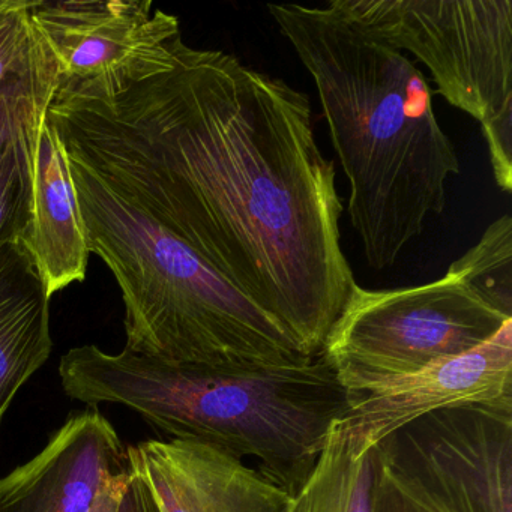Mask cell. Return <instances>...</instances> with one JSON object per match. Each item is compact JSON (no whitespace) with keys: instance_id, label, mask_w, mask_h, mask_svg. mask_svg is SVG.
Segmentation results:
<instances>
[{"instance_id":"1","label":"cell","mask_w":512,"mask_h":512,"mask_svg":"<svg viewBox=\"0 0 512 512\" xmlns=\"http://www.w3.org/2000/svg\"><path fill=\"white\" fill-rule=\"evenodd\" d=\"M65 151L145 209L319 356L356 281L334 161L310 97L223 50L175 47L172 70L110 101L55 97Z\"/></svg>"},{"instance_id":"2","label":"cell","mask_w":512,"mask_h":512,"mask_svg":"<svg viewBox=\"0 0 512 512\" xmlns=\"http://www.w3.org/2000/svg\"><path fill=\"white\" fill-rule=\"evenodd\" d=\"M268 11L316 86L365 262L376 271L392 268L428 218L443 214L446 184L461 172L431 86L409 56L328 4Z\"/></svg>"},{"instance_id":"3","label":"cell","mask_w":512,"mask_h":512,"mask_svg":"<svg viewBox=\"0 0 512 512\" xmlns=\"http://www.w3.org/2000/svg\"><path fill=\"white\" fill-rule=\"evenodd\" d=\"M59 377L65 394L89 407L121 404L172 439L254 458L292 496L332 425L350 412L347 389L322 355L302 365H203L86 344L62 356Z\"/></svg>"},{"instance_id":"4","label":"cell","mask_w":512,"mask_h":512,"mask_svg":"<svg viewBox=\"0 0 512 512\" xmlns=\"http://www.w3.org/2000/svg\"><path fill=\"white\" fill-rule=\"evenodd\" d=\"M68 155V154H67ZM91 254L115 275L125 350L203 365H302V347L193 248L68 155Z\"/></svg>"},{"instance_id":"5","label":"cell","mask_w":512,"mask_h":512,"mask_svg":"<svg viewBox=\"0 0 512 512\" xmlns=\"http://www.w3.org/2000/svg\"><path fill=\"white\" fill-rule=\"evenodd\" d=\"M511 320L449 272L398 289L356 283L320 355L349 391L470 352Z\"/></svg>"},{"instance_id":"6","label":"cell","mask_w":512,"mask_h":512,"mask_svg":"<svg viewBox=\"0 0 512 512\" xmlns=\"http://www.w3.org/2000/svg\"><path fill=\"white\" fill-rule=\"evenodd\" d=\"M329 7L430 71L482 124L512 107V0H331Z\"/></svg>"},{"instance_id":"7","label":"cell","mask_w":512,"mask_h":512,"mask_svg":"<svg viewBox=\"0 0 512 512\" xmlns=\"http://www.w3.org/2000/svg\"><path fill=\"white\" fill-rule=\"evenodd\" d=\"M383 467L437 512H512V406L436 410L377 443Z\"/></svg>"},{"instance_id":"8","label":"cell","mask_w":512,"mask_h":512,"mask_svg":"<svg viewBox=\"0 0 512 512\" xmlns=\"http://www.w3.org/2000/svg\"><path fill=\"white\" fill-rule=\"evenodd\" d=\"M32 25L58 67L55 97L110 103L172 70L181 23L151 0H35Z\"/></svg>"},{"instance_id":"9","label":"cell","mask_w":512,"mask_h":512,"mask_svg":"<svg viewBox=\"0 0 512 512\" xmlns=\"http://www.w3.org/2000/svg\"><path fill=\"white\" fill-rule=\"evenodd\" d=\"M347 394V418L373 446L436 410L473 404L512 406V320L470 352L434 362L413 374L364 383Z\"/></svg>"},{"instance_id":"10","label":"cell","mask_w":512,"mask_h":512,"mask_svg":"<svg viewBox=\"0 0 512 512\" xmlns=\"http://www.w3.org/2000/svg\"><path fill=\"white\" fill-rule=\"evenodd\" d=\"M130 467L95 407L73 413L28 463L0 478V512H88L101 484Z\"/></svg>"},{"instance_id":"11","label":"cell","mask_w":512,"mask_h":512,"mask_svg":"<svg viewBox=\"0 0 512 512\" xmlns=\"http://www.w3.org/2000/svg\"><path fill=\"white\" fill-rule=\"evenodd\" d=\"M127 449L160 512H287L292 505V494L212 446L170 439Z\"/></svg>"},{"instance_id":"12","label":"cell","mask_w":512,"mask_h":512,"mask_svg":"<svg viewBox=\"0 0 512 512\" xmlns=\"http://www.w3.org/2000/svg\"><path fill=\"white\" fill-rule=\"evenodd\" d=\"M47 109L29 140L28 220L22 242L53 296L85 281L91 251L67 151Z\"/></svg>"},{"instance_id":"13","label":"cell","mask_w":512,"mask_h":512,"mask_svg":"<svg viewBox=\"0 0 512 512\" xmlns=\"http://www.w3.org/2000/svg\"><path fill=\"white\" fill-rule=\"evenodd\" d=\"M50 299L22 239L0 248V425L52 355Z\"/></svg>"},{"instance_id":"14","label":"cell","mask_w":512,"mask_h":512,"mask_svg":"<svg viewBox=\"0 0 512 512\" xmlns=\"http://www.w3.org/2000/svg\"><path fill=\"white\" fill-rule=\"evenodd\" d=\"M380 473L379 446L362 439L346 416L332 425L316 467L287 512H374Z\"/></svg>"},{"instance_id":"15","label":"cell","mask_w":512,"mask_h":512,"mask_svg":"<svg viewBox=\"0 0 512 512\" xmlns=\"http://www.w3.org/2000/svg\"><path fill=\"white\" fill-rule=\"evenodd\" d=\"M56 89L58 67L37 31L28 61L0 85V163L40 113L52 104Z\"/></svg>"},{"instance_id":"16","label":"cell","mask_w":512,"mask_h":512,"mask_svg":"<svg viewBox=\"0 0 512 512\" xmlns=\"http://www.w3.org/2000/svg\"><path fill=\"white\" fill-rule=\"evenodd\" d=\"M448 272L512 317V218H497Z\"/></svg>"},{"instance_id":"17","label":"cell","mask_w":512,"mask_h":512,"mask_svg":"<svg viewBox=\"0 0 512 512\" xmlns=\"http://www.w3.org/2000/svg\"><path fill=\"white\" fill-rule=\"evenodd\" d=\"M35 122L0 163V248L14 239H22L25 232L26 220H28L26 215H28L29 140H31Z\"/></svg>"},{"instance_id":"18","label":"cell","mask_w":512,"mask_h":512,"mask_svg":"<svg viewBox=\"0 0 512 512\" xmlns=\"http://www.w3.org/2000/svg\"><path fill=\"white\" fill-rule=\"evenodd\" d=\"M32 4L31 0H17L11 10L0 14V85L31 55L37 38L29 16Z\"/></svg>"},{"instance_id":"19","label":"cell","mask_w":512,"mask_h":512,"mask_svg":"<svg viewBox=\"0 0 512 512\" xmlns=\"http://www.w3.org/2000/svg\"><path fill=\"white\" fill-rule=\"evenodd\" d=\"M494 179L503 193L512 191V107L481 124Z\"/></svg>"},{"instance_id":"20","label":"cell","mask_w":512,"mask_h":512,"mask_svg":"<svg viewBox=\"0 0 512 512\" xmlns=\"http://www.w3.org/2000/svg\"><path fill=\"white\" fill-rule=\"evenodd\" d=\"M374 512H437L410 493L383 467L374 497Z\"/></svg>"},{"instance_id":"21","label":"cell","mask_w":512,"mask_h":512,"mask_svg":"<svg viewBox=\"0 0 512 512\" xmlns=\"http://www.w3.org/2000/svg\"><path fill=\"white\" fill-rule=\"evenodd\" d=\"M119 512H160L148 482L133 464H131L130 481L122 497Z\"/></svg>"},{"instance_id":"22","label":"cell","mask_w":512,"mask_h":512,"mask_svg":"<svg viewBox=\"0 0 512 512\" xmlns=\"http://www.w3.org/2000/svg\"><path fill=\"white\" fill-rule=\"evenodd\" d=\"M131 464L125 472L110 476L101 484L100 490L95 494L88 512H119L122 497L130 481Z\"/></svg>"},{"instance_id":"23","label":"cell","mask_w":512,"mask_h":512,"mask_svg":"<svg viewBox=\"0 0 512 512\" xmlns=\"http://www.w3.org/2000/svg\"><path fill=\"white\" fill-rule=\"evenodd\" d=\"M17 4V0H0V14L5 13V11L11 10L14 5Z\"/></svg>"}]
</instances>
